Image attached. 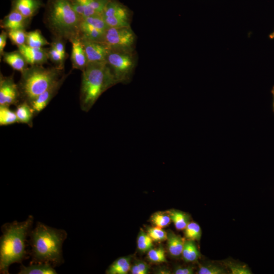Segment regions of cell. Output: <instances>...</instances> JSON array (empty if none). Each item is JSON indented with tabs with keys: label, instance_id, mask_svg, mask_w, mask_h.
<instances>
[{
	"label": "cell",
	"instance_id": "6da1fadb",
	"mask_svg": "<svg viewBox=\"0 0 274 274\" xmlns=\"http://www.w3.org/2000/svg\"><path fill=\"white\" fill-rule=\"evenodd\" d=\"M33 217L29 215L22 222L14 221L1 227L0 238V273L9 274L10 266L15 263L22 264L29 257L26 250L27 237L32 229Z\"/></svg>",
	"mask_w": 274,
	"mask_h": 274
},
{
	"label": "cell",
	"instance_id": "7a4b0ae2",
	"mask_svg": "<svg viewBox=\"0 0 274 274\" xmlns=\"http://www.w3.org/2000/svg\"><path fill=\"white\" fill-rule=\"evenodd\" d=\"M67 236L63 229L37 222L36 227L29 234L28 243L31 248L30 263H47L54 267L62 264V245Z\"/></svg>",
	"mask_w": 274,
	"mask_h": 274
},
{
	"label": "cell",
	"instance_id": "3957f363",
	"mask_svg": "<svg viewBox=\"0 0 274 274\" xmlns=\"http://www.w3.org/2000/svg\"><path fill=\"white\" fill-rule=\"evenodd\" d=\"M117 83L106 61L88 62L82 71L80 91L81 109L88 112L107 90Z\"/></svg>",
	"mask_w": 274,
	"mask_h": 274
},
{
	"label": "cell",
	"instance_id": "277c9868",
	"mask_svg": "<svg viewBox=\"0 0 274 274\" xmlns=\"http://www.w3.org/2000/svg\"><path fill=\"white\" fill-rule=\"evenodd\" d=\"M81 19L68 0L47 2L44 22L54 38L70 41L78 37Z\"/></svg>",
	"mask_w": 274,
	"mask_h": 274
},
{
	"label": "cell",
	"instance_id": "5b68a950",
	"mask_svg": "<svg viewBox=\"0 0 274 274\" xmlns=\"http://www.w3.org/2000/svg\"><path fill=\"white\" fill-rule=\"evenodd\" d=\"M63 69L43 65H30L21 74L17 84L21 99L30 103L54 84L62 76Z\"/></svg>",
	"mask_w": 274,
	"mask_h": 274
},
{
	"label": "cell",
	"instance_id": "8992f818",
	"mask_svg": "<svg viewBox=\"0 0 274 274\" xmlns=\"http://www.w3.org/2000/svg\"><path fill=\"white\" fill-rule=\"evenodd\" d=\"M117 84L131 80L136 64L134 50L110 49L106 60Z\"/></svg>",
	"mask_w": 274,
	"mask_h": 274
},
{
	"label": "cell",
	"instance_id": "52a82bcc",
	"mask_svg": "<svg viewBox=\"0 0 274 274\" xmlns=\"http://www.w3.org/2000/svg\"><path fill=\"white\" fill-rule=\"evenodd\" d=\"M136 39L130 26L109 27L102 43L110 49L134 50Z\"/></svg>",
	"mask_w": 274,
	"mask_h": 274
},
{
	"label": "cell",
	"instance_id": "ba28073f",
	"mask_svg": "<svg viewBox=\"0 0 274 274\" xmlns=\"http://www.w3.org/2000/svg\"><path fill=\"white\" fill-rule=\"evenodd\" d=\"M109 27L101 15L82 18L78 37L80 39L102 43Z\"/></svg>",
	"mask_w": 274,
	"mask_h": 274
},
{
	"label": "cell",
	"instance_id": "9c48e42d",
	"mask_svg": "<svg viewBox=\"0 0 274 274\" xmlns=\"http://www.w3.org/2000/svg\"><path fill=\"white\" fill-rule=\"evenodd\" d=\"M101 16L109 27L130 26V10L117 0H109Z\"/></svg>",
	"mask_w": 274,
	"mask_h": 274
},
{
	"label": "cell",
	"instance_id": "30bf717a",
	"mask_svg": "<svg viewBox=\"0 0 274 274\" xmlns=\"http://www.w3.org/2000/svg\"><path fill=\"white\" fill-rule=\"evenodd\" d=\"M21 99L18 84L14 81L13 75L0 76V106L10 107L17 105Z\"/></svg>",
	"mask_w": 274,
	"mask_h": 274
},
{
	"label": "cell",
	"instance_id": "8fae6325",
	"mask_svg": "<svg viewBox=\"0 0 274 274\" xmlns=\"http://www.w3.org/2000/svg\"><path fill=\"white\" fill-rule=\"evenodd\" d=\"M82 18L101 15L109 0H68Z\"/></svg>",
	"mask_w": 274,
	"mask_h": 274
},
{
	"label": "cell",
	"instance_id": "7c38bea8",
	"mask_svg": "<svg viewBox=\"0 0 274 274\" xmlns=\"http://www.w3.org/2000/svg\"><path fill=\"white\" fill-rule=\"evenodd\" d=\"M80 40L86 54L88 63L106 61L110 49L105 44L83 39Z\"/></svg>",
	"mask_w": 274,
	"mask_h": 274
},
{
	"label": "cell",
	"instance_id": "4fadbf2b",
	"mask_svg": "<svg viewBox=\"0 0 274 274\" xmlns=\"http://www.w3.org/2000/svg\"><path fill=\"white\" fill-rule=\"evenodd\" d=\"M67 75L68 74H63L54 84L29 103L32 107L35 114L39 113L49 104L50 101L57 93Z\"/></svg>",
	"mask_w": 274,
	"mask_h": 274
},
{
	"label": "cell",
	"instance_id": "5bb4252c",
	"mask_svg": "<svg viewBox=\"0 0 274 274\" xmlns=\"http://www.w3.org/2000/svg\"><path fill=\"white\" fill-rule=\"evenodd\" d=\"M27 63L30 65H41L49 60L47 49L31 47L26 44L18 47Z\"/></svg>",
	"mask_w": 274,
	"mask_h": 274
},
{
	"label": "cell",
	"instance_id": "9a60e30c",
	"mask_svg": "<svg viewBox=\"0 0 274 274\" xmlns=\"http://www.w3.org/2000/svg\"><path fill=\"white\" fill-rule=\"evenodd\" d=\"M15 10L11 12L1 20V27L6 31L15 29H25L30 21Z\"/></svg>",
	"mask_w": 274,
	"mask_h": 274
},
{
	"label": "cell",
	"instance_id": "2e32d148",
	"mask_svg": "<svg viewBox=\"0 0 274 274\" xmlns=\"http://www.w3.org/2000/svg\"><path fill=\"white\" fill-rule=\"evenodd\" d=\"M70 42L72 44L71 60L72 67L82 72L88 64L82 43L78 37L72 39Z\"/></svg>",
	"mask_w": 274,
	"mask_h": 274
},
{
	"label": "cell",
	"instance_id": "e0dca14e",
	"mask_svg": "<svg viewBox=\"0 0 274 274\" xmlns=\"http://www.w3.org/2000/svg\"><path fill=\"white\" fill-rule=\"evenodd\" d=\"M43 6L41 0H12V9L31 19Z\"/></svg>",
	"mask_w": 274,
	"mask_h": 274
},
{
	"label": "cell",
	"instance_id": "ac0fdd59",
	"mask_svg": "<svg viewBox=\"0 0 274 274\" xmlns=\"http://www.w3.org/2000/svg\"><path fill=\"white\" fill-rule=\"evenodd\" d=\"M166 241L167 250L171 257L178 258L182 256L185 242L184 238L173 231L168 230Z\"/></svg>",
	"mask_w": 274,
	"mask_h": 274
},
{
	"label": "cell",
	"instance_id": "d6986e66",
	"mask_svg": "<svg viewBox=\"0 0 274 274\" xmlns=\"http://www.w3.org/2000/svg\"><path fill=\"white\" fill-rule=\"evenodd\" d=\"M2 57L5 62L21 73L28 67L25 58L18 50L9 52H4Z\"/></svg>",
	"mask_w": 274,
	"mask_h": 274
},
{
	"label": "cell",
	"instance_id": "ffe728a7",
	"mask_svg": "<svg viewBox=\"0 0 274 274\" xmlns=\"http://www.w3.org/2000/svg\"><path fill=\"white\" fill-rule=\"evenodd\" d=\"M15 112L18 123L26 124L29 127H32L35 112L28 102L22 100L17 105Z\"/></svg>",
	"mask_w": 274,
	"mask_h": 274
},
{
	"label": "cell",
	"instance_id": "44dd1931",
	"mask_svg": "<svg viewBox=\"0 0 274 274\" xmlns=\"http://www.w3.org/2000/svg\"><path fill=\"white\" fill-rule=\"evenodd\" d=\"M19 274H56L57 272L51 264L47 263H30L28 266L21 264Z\"/></svg>",
	"mask_w": 274,
	"mask_h": 274
},
{
	"label": "cell",
	"instance_id": "7402d4cb",
	"mask_svg": "<svg viewBox=\"0 0 274 274\" xmlns=\"http://www.w3.org/2000/svg\"><path fill=\"white\" fill-rule=\"evenodd\" d=\"M131 257L130 256H123L116 259L109 265L107 274H127L131 268Z\"/></svg>",
	"mask_w": 274,
	"mask_h": 274
},
{
	"label": "cell",
	"instance_id": "603a6c76",
	"mask_svg": "<svg viewBox=\"0 0 274 274\" xmlns=\"http://www.w3.org/2000/svg\"><path fill=\"white\" fill-rule=\"evenodd\" d=\"M182 256L186 262H195L200 257V253L194 241L185 240Z\"/></svg>",
	"mask_w": 274,
	"mask_h": 274
},
{
	"label": "cell",
	"instance_id": "cb8c5ba5",
	"mask_svg": "<svg viewBox=\"0 0 274 274\" xmlns=\"http://www.w3.org/2000/svg\"><path fill=\"white\" fill-rule=\"evenodd\" d=\"M172 221L178 230H184L190 222L189 215L183 211L172 209L168 211Z\"/></svg>",
	"mask_w": 274,
	"mask_h": 274
},
{
	"label": "cell",
	"instance_id": "d4e9b609",
	"mask_svg": "<svg viewBox=\"0 0 274 274\" xmlns=\"http://www.w3.org/2000/svg\"><path fill=\"white\" fill-rule=\"evenodd\" d=\"M26 45L31 47L43 48L50 43L43 36L39 29L27 32Z\"/></svg>",
	"mask_w": 274,
	"mask_h": 274
},
{
	"label": "cell",
	"instance_id": "484cf974",
	"mask_svg": "<svg viewBox=\"0 0 274 274\" xmlns=\"http://www.w3.org/2000/svg\"><path fill=\"white\" fill-rule=\"evenodd\" d=\"M150 221L153 226L163 228L170 224L172 219L168 211H158L151 215Z\"/></svg>",
	"mask_w": 274,
	"mask_h": 274
},
{
	"label": "cell",
	"instance_id": "4316f807",
	"mask_svg": "<svg viewBox=\"0 0 274 274\" xmlns=\"http://www.w3.org/2000/svg\"><path fill=\"white\" fill-rule=\"evenodd\" d=\"M18 122L15 111L9 109V107L0 106V125L7 126Z\"/></svg>",
	"mask_w": 274,
	"mask_h": 274
},
{
	"label": "cell",
	"instance_id": "83f0119b",
	"mask_svg": "<svg viewBox=\"0 0 274 274\" xmlns=\"http://www.w3.org/2000/svg\"><path fill=\"white\" fill-rule=\"evenodd\" d=\"M153 240L146 231L141 229L137 237V247L143 253H147L153 248Z\"/></svg>",
	"mask_w": 274,
	"mask_h": 274
},
{
	"label": "cell",
	"instance_id": "f1b7e54d",
	"mask_svg": "<svg viewBox=\"0 0 274 274\" xmlns=\"http://www.w3.org/2000/svg\"><path fill=\"white\" fill-rule=\"evenodd\" d=\"M184 230V236L187 239L193 241L200 240L201 230L197 223L190 222Z\"/></svg>",
	"mask_w": 274,
	"mask_h": 274
},
{
	"label": "cell",
	"instance_id": "f546056e",
	"mask_svg": "<svg viewBox=\"0 0 274 274\" xmlns=\"http://www.w3.org/2000/svg\"><path fill=\"white\" fill-rule=\"evenodd\" d=\"M147 257L150 262L154 263H161L167 262L165 252L162 245L150 250L147 252Z\"/></svg>",
	"mask_w": 274,
	"mask_h": 274
},
{
	"label": "cell",
	"instance_id": "4dcf8cb0",
	"mask_svg": "<svg viewBox=\"0 0 274 274\" xmlns=\"http://www.w3.org/2000/svg\"><path fill=\"white\" fill-rule=\"evenodd\" d=\"M7 31L8 38L17 47L26 44L27 32L25 29L10 30Z\"/></svg>",
	"mask_w": 274,
	"mask_h": 274
},
{
	"label": "cell",
	"instance_id": "1f68e13d",
	"mask_svg": "<svg viewBox=\"0 0 274 274\" xmlns=\"http://www.w3.org/2000/svg\"><path fill=\"white\" fill-rule=\"evenodd\" d=\"M226 269L221 266L213 263H206L199 266L197 273L198 274H226Z\"/></svg>",
	"mask_w": 274,
	"mask_h": 274
},
{
	"label": "cell",
	"instance_id": "d6a6232c",
	"mask_svg": "<svg viewBox=\"0 0 274 274\" xmlns=\"http://www.w3.org/2000/svg\"><path fill=\"white\" fill-rule=\"evenodd\" d=\"M146 232L153 242H162L167 239V232L163 228L154 226H148Z\"/></svg>",
	"mask_w": 274,
	"mask_h": 274
},
{
	"label": "cell",
	"instance_id": "836d02e7",
	"mask_svg": "<svg viewBox=\"0 0 274 274\" xmlns=\"http://www.w3.org/2000/svg\"><path fill=\"white\" fill-rule=\"evenodd\" d=\"M224 264L230 270L231 274H251V271L246 264H241L232 261H224Z\"/></svg>",
	"mask_w": 274,
	"mask_h": 274
},
{
	"label": "cell",
	"instance_id": "e575fe53",
	"mask_svg": "<svg viewBox=\"0 0 274 274\" xmlns=\"http://www.w3.org/2000/svg\"><path fill=\"white\" fill-rule=\"evenodd\" d=\"M47 52L49 59L55 64V66L63 69L65 60L62 58L59 53L51 46L49 48H47Z\"/></svg>",
	"mask_w": 274,
	"mask_h": 274
},
{
	"label": "cell",
	"instance_id": "d590c367",
	"mask_svg": "<svg viewBox=\"0 0 274 274\" xmlns=\"http://www.w3.org/2000/svg\"><path fill=\"white\" fill-rule=\"evenodd\" d=\"M150 272V266L145 261L138 260L131 266L130 273L131 274H148Z\"/></svg>",
	"mask_w": 274,
	"mask_h": 274
},
{
	"label": "cell",
	"instance_id": "8d00e7d4",
	"mask_svg": "<svg viewBox=\"0 0 274 274\" xmlns=\"http://www.w3.org/2000/svg\"><path fill=\"white\" fill-rule=\"evenodd\" d=\"M65 40L57 38H54L50 43V46L53 47L65 60L66 56L65 48Z\"/></svg>",
	"mask_w": 274,
	"mask_h": 274
},
{
	"label": "cell",
	"instance_id": "74e56055",
	"mask_svg": "<svg viewBox=\"0 0 274 274\" xmlns=\"http://www.w3.org/2000/svg\"><path fill=\"white\" fill-rule=\"evenodd\" d=\"M174 274H193L194 273V267L191 266H177L173 270Z\"/></svg>",
	"mask_w": 274,
	"mask_h": 274
},
{
	"label": "cell",
	"instance_id": "f35d334b",
	"mask_svg": "<svg viewBox=\"0 0 274 274\" xmlns=\"http://www.w3.org/2000/svg\"><path fill=\"white\" fill-rule=\"evenodd\" d=\"M8 38L7 31L6 30H2L0 34V57L1 58L4 53V48L7 43V40Z\"/></svg>",
	"mask_w": 274,
	"mask_h": 274
},
{
	"label": "cell",
	"instance_id": "ab89813d",
	"mask_svg": "<svg viewBox=\"0 0 274 274\" xmlns=\"http://www.w3.org/2000/svg\"><path fill=\"white\" fill-rule=\"evenodd\" d=\"M155 273L158 274H168L170 273V271L167 268L164 267H160L156 268Z\"/></svg>",
	"mask_w": 274,
	"mask_h": 274
},
{
	"label": "cell",
	"instance_id": "60d3db41",
	"mask_svg": "<svg viewBox=\"0 0 274 274\" xmlns=\"http://www.w3.org/2000/svg\"><path fill=\"white\" fill-rule=\"evenodd\" d=\"M271 93L273 95V111L274 112V86L272 87V88L271 90Z\"/></svg>",
	"mask_w": 274,
	"mask_h": 274
},
{
	"label": "cell",
	"instance_id": "b9f144b4",
	"mask_svg": "<svg viewBox=\"0 0 274 274\" xmlns=\"http://www.w3.org/2000/svg\"><path fill=\"white\" fill-rule=\"evenodd\" d=\"M269 38L270 39H274V30L272 32L269 34Z\"/></svg>",
	"mask_w": 274,
	"mask_h": 274
}]
</instances>
